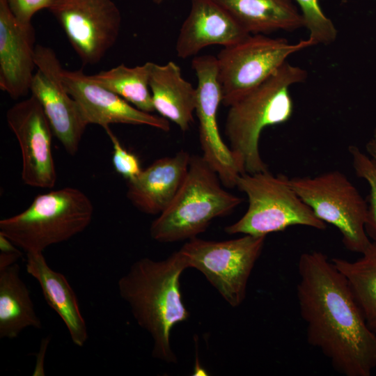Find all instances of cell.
Instances as JSON below:
<instances>
[{
	"label": "cell",
	"instance_id": "cell-13",
	"mask_svg": "<svg viewBox=\"0 0 376 376\" xmlns=\"http://www.w3.org/2000/svg\"><path fill=\"white\" fill-rule=\"evenodd\" d=\"M6 117L20 148L24 183L53 188L57 178L52 150L54 133L40 102L31 95L10 107Z\"/></svg>",
	"mask_w": 376,
	"mask_h": 376
},
{
	"label": "cell",
	"instance_id": "cell-21",
	"mask_svg": "<svg viewBox=\"0 0 376 376\" xmlns=\"http://www.w3.org/2000/svg\"><path fill=\"white\" fill-rule=\"evenodd\" d=\"M19 271L17 263L0 270L1 338H15L27 327H42Z\"/></svg>",
	"mask_w": 376,
	"mask_h": 376
},
{
	"label": "cell",
	"instance_id": "cell-10",
	"mask_svg": "<svg viewBox=\"0 0 376 376\" xmlns=\"http://www.w3.org/2000/svg\"><path fill=\"white\" fill-rule=\"evenodd\" d=\"M83 65H95L116 43L122 17L112 0H54L48 9Z\"/></svg>",
	"mask_w": 376,
	"mask_h": 376
},
{
	"label": "cell",
	"instance_id": "cell-15",
	"mask_svg": "<svg viewBox=\"0 0 376 376\" xmlns=\"http://www.w3.org/2000/svg\"><path fill=\"white\" fill-rule=\"evenodd\" d=\"M35 31L0 0V88L14 100L30 92L36 68Z\"/></svg>",
	"mask_w": 376,
	"mask_h": 376
},
{
	"label": "cell",
	"instance_id": "cell-30",
	"mask_svg": "<svg viewBox=\"0 0 376 376\" xmlns=\"http://www.w3.org/2000/svg\"><path fill=\"white\" fill-rule=\"evenodd\" d=\"M167 0H152V1L157 4H160Z\"/></svg>",
	"mask_w": 376,
	"mask_h": 376
},
{
	"label": "cell",
	"instance_id": "cell-23",
	"mask_svg": "<svg viewBox=\"0 0 376 376\" xmlns=\"http://www.w3.org/2000/svg\"><path fill=\"white\" fill-rule=\"evenodd\" d=\"M152 64L146 62L134 67L120 64L89 77L137 109L151 113L155 111L149 85Z\"/></svg>",
	"mask_w": 376,
	"mask_h": 376
},
{
	"label": "cell",
	"instance_id": "cell-2",
	"mask_svg": "<svg viewBox=\"0 0 376 376\" xmlns=\"http://www.w3.org/2000/svg\"><path fill=\"white\" fill-rule=\"evenodd\" d=\"M188 267L179 250L164 260L143 258L134 262L118 281L120 297L152 338V357L168 363L178 361L171 346V330L189 317L180 288V275Z\"/></svg>",
	"mask_w": 376,
	"mask_h": 376
},
{
	"label": "cell",
	"instance_id": "cell-4",
	"mask_svg": "<svg viewBox=\"0 0 376 376\" xmlns=\"http://www.w3.org/2000/svg\"><path fill=\"white\" fill-rule=\"evenodd\" d=\"M221 185L202 156H191L182 186L150 226L151 237L159 242L190 240L204 232L214 219L230 213L242 198L226 191Z\"/></svg>",
	"mask_w": 376,
	"mask_h": 376
},
{
	"label": "cell",
	"instance_id": "cell-3",
	"mask_svg": "<svg viewBox=\"0 0 376 376\" xmlns=\"http://www.w3.org/2000/svg\"><path fill=\"white\" fill-rule=\"evenodd\" d=\"M306 77V70L285 61L265 81L228 107L224 133L242 174L268 170L259 151L261 132L290 118L293 102L289 89Z\"/></svg>",
	"mask_w": 376,
	"mask_h": 376
},
{
	"label": "cell",
	"instance_id": "cell-29",
	"mask_svg": "<svg viewBox=\"0 0 376 376\" xmlns=\"http://www.w3.org/2000/svg\"><path fill=\"white\" fill-rule=\"evenodd\" d=\"M366 149L368 155L376 159V128L371 139L366 145Z\"/></svg>",
	"mask_w": 376,
	"mask_h": 376
},
{
	"label": "cell",
	"instance_id": "cell-9",
	"mask_svg": "<svg viewBox=\"0 0 376 376\" xmlns=\"http://www.w3.org/2000/svg\"><path fill=\"white\" fill-rule=\"evenodd\" d=\"M266 236L244 235L226 241L194 237L180 249L189 267L200 271L232 307L246 297L251 271L263 251Z\"/></svg>",
	"mask_w": 376,
	"mask_h": 376
},
{
	"label": "cell",
	"instance_id": "cell-24",
	"mask_svg": "<svg viewBox=\"0 0 376 376\" xmlns=\"http://www.w3.org/2000/svg\"><path fill=\"white\" fill-rule=\"evenodd\" d=\"M352 166L357 175L369 185L366 231L370 239L376 242V159L362 152L357 146H350Z\"/></svg>",
	"mask_w": 376,
	"mask_h": 376
},
{
	"label": "cell",
	"instance_id": "cell-22",
	"mask_svg": "<svg viewBox=\"0 0 376 376\" xmlns=\"http://www.w3.org/2000/svg\"><path fill=\"white\" fill-rule=\"evenodd\" d=\"M354 261L331 259L348 282L367 324L376 333V242L371 241Z\"/></svg>",
	"mask_w": 376,
	"mask_h": 376
},
{
	"label": "cell",
	"instance_id": "cell-26",
	"mask_svg": "<svg viewBox=\"0 0 376 376\" xmlns=\"http://www.w3.org/2000/svg\"><path fill=\"white\" fill-rule=\"evenodd\" d=\"M113 146L112 164L116 173L130 180L137 177L141 172L138 157L126 150L109 127L104 128Z\"/></svg>",
	"mask_w": 376,
	"mask_h": 376
},
{
	"label": "cell",
	"instance_id": "cell-8",
	"mask_svg": "<svg viewBox=\"0 0 376 376\" xmlns=\"http://www.w3.org/2000/svg\"><path fill=\"white\" fill-rule=\"evenodd\" d=\"M313 45L308 38L290 43L284 38L249 34L223 47L216 56L222 104L229 107L268 79L290 55Z\"/></svg>",
	"mask_w": 376,
	"mask_h": 376
},
{
	"label": "cell",
	"instance_id": "cell-14",
	"mask_svg": "<svg viewBox=\"0 0 376 376\" xmlns=\"http://www.w3.org/2000/svg\"><path fill=\"white\" fill-rule=\"evenodd\" d=\"M63 82L77 103L88 125L103 128L111 124L147 125L168 132L170 125L162 116L143 111L117 94L97 84L82 70L61 72Z\"/></svg>",
	"mask_w": 376,
	"mask_h": 376
},
{
	"label": "cell",
	"instance_id": "cell-7",
	"mask_svg": "<svg viewBox=\"0 0 376 376\" xmlns=\"http://www.w3.org/2000/svg\"><path fill=\"white\" fill-rule=\"evenodd\" d=\"M289 184L315 216L335 226L350 251L361 253L371 240L366 231L368 203L339 171L289 178Z\"/></svg>",
	"mask_w": 376,
	"mask_h": 376
},
{
	"label": "cell",
	"instance_id": "cell-11",
	"mask_svg": "<svg viewBox=\"0 0 376 376\" xmlns=\"http://www.w3.org/2000/svg\"><path fill=\"white\" fill-rule=\"evenodd\" d=\"M35 63L36 72L31 84V95L42 106L54 135L69 155H75L88 124L63 82V68L54 51L36 45Z\"/></svg>",
	"mask_w": 376,
	"mask_h": 376
},
{
	"label": "cell",
	"instance_id": "cell-5",
	"mask_svg": "<svg viewBox=\"0 0 376 376\" xmlns=\"http://www.w3.org/2000/svg\"><path fill=\"white\" fill-rule=\"evenodd\" d=\"M94 212L81 190L63 187L37 196L22 212L0 221V233L29 252H43L84 231Z\"/></svg>",
	"mask_w": 376,
	"mask_h": 376
},
{
	"label": "cell",
	"instance_id": "cell-25",
	"mask_svg": "<svg viewBox=\"0 0 376 376\" xmlns=\"http://www.w3.org/2000/svg\"><path fill=\"white\" fill-rule=\"evenodd\" d=\"M309 33L308 40L315 45H329L337 37L333 22L322 11L319 0H295Z\"/></svg>",
	"mask_w": 376,
	"mask_h": 376
},
{
	"label": "cell",
	"instance_id": "cell-18",
	"mask_svg": "<svg viewBox=\"0 0 376 376\" xmlns=\"http://www.w3.org/2000/svg\"><path fill=\"white\" fill-rule=\"evenodd\" d=\"M26 269L38 283L45 299L65 324L72 343L83 347L88 339L77 296L65 276L47 264L43 252L26 253Z\"/></svg>",
	"mask_w": 376,
	"mask_h": 376
},
{
	"label": "cell",
	"instance_id": "cell-16",
	"mask_svg": "<svg viewBox=\"0 0 376 376\" xmlns=\"http://www.w3.org/2000/svg\"><path fill=\"white\" fill-rule=\"evenodd\" d=\"M190 11L176 40L179 58L196 56L211 45L228 47L249 35L214 0H190Z\"/></svg>",
	"mask_w": 376,
	"mask_h": 376
},
{
	"label": "cell",
	"instance_id": "cell-1",
	"mask_svg": "<svg viewBox=\"0 0 376 376\" xmlns=\"http://www.w3.org/2000/svg\"><path fill=\"white\" fill-rule=\"evenodd\" d=\"M297 298L308 343L344 376L376 368V333L370 329L347 281L320 251L302 253Z\"/></svg>",
	"mask_w": 376,
	"mask_h": 376
},
{
	"label": "cell",
	"instance_id": "cell-28",
	"mask_svg": "<svg viewBox=\"0 0 376 376\" xmlns=\"http://www.w3.org/2000/svg\"><path fill=\"white\" fill-rule=\"evenodd\" d=\"M22 253L19 250L12 252H1L0 270L17 263V261L22 257Z\"/></svg>",
	"mask_w": 376,
	"mask_h": 376
},
{
	"label": "cell",
	"instance_id": "cell-27",
	"mask_svg": "<svg viewBox=\"0 0 376 376\" xmlns=\"http://www.w3.org/2000/svg\"><path fill=\"white\" fill-rule=\"evenodd\" d=\"M13 15L23 24H31L33 16L39 10L49 9L54 0H6Z\"/></svg>",
	"mask_w": 376,
	"mask_h": 376
},
{
	"label": "cell",
	"instance_id": "cell-6",
	"mask_svg": "<svg viewBox=\"0 0 376 376\" xmlns=\"http://www.w3.org/2000/svg\"><path fill=\"white\" fill-rule=\"evenodd\" d=\"M235 187L247 196L249 205L238 221L225 227L228 234L266 236L296 225L318 230L327 227L292 189L285 175H275L268 170L244 173L237 178Z\"/></svg>",
	"mask_w": 376,
	"mask_h": 376
},
{
	"label": "cell",
	"instance_id": "cell-12",
	"mask_svg": "<svg viewBox=\"0 0 376 376\" xmlns=\"http://www.w3.org/2000/svg\"><path fill=\"white\" fill-rule=\"evenodd\" d=\"M191 66L197 77L195 113L198 120L202 157L217 173L224 186L234 187L242 172L218 127L217 111L222 103V93L217 77V58L212 55L196 56Z\"/></svg>",
	"mask_w": 376,
	"mask_h": 376
},
{
	"label": "cell",
	"instance_id": "cell-20",
	"mask_svg": "<svg viewBox=\"0 0 376 376\" xmlns=\"http://www.w3.org/2000/svg\"><path fill=\"white\" fill-rule=\"evenodd\" d=\"M249 34H268L304 26L292 0H214Z\"/></svg>",
	"mask_w": 376,
	"mask_h": 376
},
{
	"label": "cell",
	"instance_id": "cell-17",
	"mask_svg": "<svg viewBox=\"0 0 376 376\" xmlns=\"http://www.w3.org/2000/svg\"><path fill=\"white\" fill-rule=\"evenodd\" d=\"M191 155L181 150L157 159L127 180L126 196L132 205L148 214H159L172 203L187 177Z\"/></svg>",
	"mask_w": 376,
	"mask_h": 376
},
{
	"label": "cell",
	"instance_id": "cell-19",
	"mask_svg": "<svg viewBox=\"0 0 376 376\" xmlns=\"http://www.w3.org/2000/svg\"><path fill=\"white\" fill-rule=\"evenodd\" d=\"M149 85L155 110L181 131L188 130L194 121L197 92L182 77L179 65L171 61L152 63Z\"/></svg>",
	"mask_w": 376,
	"mask_h": 376
}]
</instances>
